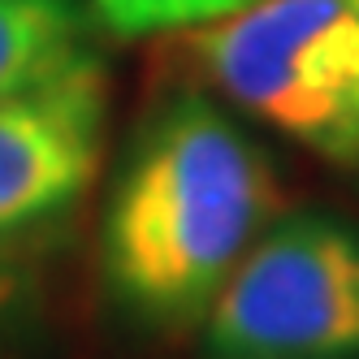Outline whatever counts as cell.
<instances>
[{
    "label": "cell",
    "instance_id": "6da1fadb",
    "mask_svg": "<svg viewBox=\"0 0 359 359\" xmlns=\"http://www.w3.org/2000/svg\"><path fill=\"white\" fill-rule=\"evenodd\" d=\"M277 208L281 187L255 139L203 95L169 100L109 199V294L147 329L199 325Z\"/></svg>",
    "mask_w": 359,
    "mask_h": 359
},
{
    "label": "cell",
    "instance_id": "7a4b0ae2",
    "mask_svg": "<svg viewBox=\"0 0 359 359\" xmlns=\"http://www.w3.org/2000/svg\"><path fill=\"white\" fill-rule=\"evenodd\" d=\"M187 48L238 109L333 165H359V0H255Z\"/></svg>",
    "mask_w": 359,
    "mask_h": 359
},
{
    "label": "cell",
    "instance_id": "3957f363",
    "mask_svg": "<svg viewBox=\"0 0 359 359\" xmlns=\"http://www.w3.org/2000/svg\"><path fill=\"white\" fill-rule=\"evenodd\" d=\"M208 359H359V229L286 217L208 307Z\"/></svg>",
    "mask_w": 359,
    "mask_h": 359
},
{
    "label": "cell",
    "instance_id": "277c9868",
    "mask_svg": "<svg viewBox=\"0 0 359 359\" xmlns=\"http://www.w3.org/2000/svg\"><path fill=\"white\" fill-rule=\"evenodd\" d=\"M104 79L91 57L0 95V238L61 212L100 161Z\"/></svg>",
    "mask_w": 359,
    "mask_h": 359
},
{
    "label": "cell",
    "instance_id": "5b68a950",
    "mask_svg": "<svg viewBox=\"0 0 359 359\" xmlns=\"http://www.w3.org/2000/svg\"><path fill=\"white\" fill-rule=\"evenodd\" d=\"M83 57V22L69 0H0V95L39 87Z\"/></svg>",
    "mask_w": 359,
    "mask_h": 359
},
{
    "label": "cell",
    "instance_id": "8992f818",
    "mask_svg": "<svg viewBox=\"0 0 359 359\" xmlns=\"http://www.w3.org/2000/svg\"><path fill=\"white\" fill-rule=\"evenodd\" d=\"M247 5H255V0H113L109 9H100V18L121 35H143V31L203 27V22L225 18Z\"/></svg>",
    "mask_w": 359,
    "mask_h": 359
},
{
    "label": "cell",
    "instance_id": "52a82bcc",
    "mask_svg": "<svg viewBox=\"0 0 359 359\" xmlns=\"http://www.w3.org/2000/svg\"><path fill=\"white\" fill-rule=\"evenodd\" d=\"M13 299H18V277H13L9 269H0V320L9 316V307H13Z\"/></svg>",
    "mask_w": 359,
    "mask_h": 359
},
{
    "label": "cell",
    "instance_id": "ba28073f",
    "mask_svg": "<svg viewBox=\"0 0 359 359\" xmlns=\"http://www.w3.org/2000/svg\"><path fill=\"white\" fill-rule=\"evenodd\" d=\"M113 5V0H95V9H109Z\"/></svg>",
    "mask_w": 359,
    "mask_h": 359
}]
</instances>
